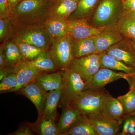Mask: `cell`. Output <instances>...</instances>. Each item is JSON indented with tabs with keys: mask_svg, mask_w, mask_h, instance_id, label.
Wrapping results in <instances>:
<instances>
[{
	"mask_svg": "<svg viewBox=\"0 0 135 135\" xmlns=\"http://www.w3.org/2000/svg\"><path fill=\"white\" fill-rule=\"evenodd\" d=\"M123 2L120 0H101L90 23L96 27L116 26L123 16Z\"/></svg>",
	"mask_w": 135,
	"mask_h": 135,
	"instance_id": "obj_1",
	"label": "cell"
},
{
	"mask_svg": "<svg viewBox=\"0 0 135 135\" xmlns=\"http://www.w3.org/2000/svg\"><path fill=\"white\" fill-rule=\"evenodd\" d=\"M62 94L59 107L62 109L70 106L84 90L86 86L79 74L71 69L62 71Z\"/></svg>",
	"mask_w": 135,
	"mask_h": 135,
	"instance_id": "obj_2",
	"label": "cell"
},
{
	"mask_svg": "<svg viewBox=\"0 0 135 135\" xmlns=\"http://www.w3.org/2000/svg\"><path fill=\"white\" fill-rule=\"evenodd\" d=\"M74 39L70 35L56 39L49 51L59 70L64 71L70 69L73 60V45Z\"/></svg>",
	"mask_w": 135,
	"mask_h": 135,
	"instance_id": "obj_3",
	"label": "cell"
},
{
	"mask_svg": "<svg viewBox=\"0 0 135 135\" xmlns=\"http://www.w3.org/2000/svg\"><path fill=\"white\" fill-rule=\"evenodd\" d=\"M107 92L104 89L99 90H86L70 106L78 109L84 115L100 113Z\"/></svg>",
	"mask_w": 135,
	"mask_h": 135,
	"instance_id": "obj_4",
	"label": "cell"
},
{
	"mask_svg": "<svg viewBox=\"0 0 135 135\" xmlns=\"http://www.w3.org/2000/svg\"><path fill=\"white\" fill-rule=\"evenodd\" d=\"M101 55L94 54L74 59L72 61L70 69L79 74L89 89L93 76L101 68Z\"/></svg>",
	"mask_w": 135,
	"mask_h": 135,
	"instance_id": "obj_5",
	"label": "cell"
},
{
	"mask_svg": "<svg viewBox=\"0 0 135 135\" xmlns=\"http://www.w3.org/2000/svg\"><path fill=\"white\" fill-rule=\"evenodd\" d=\"M67 26L68 34L75 41L96 36L107 27H95L86 18L67 20Z\"/></svg>",
	"mask_w": 135,
	"mask_h": 135,
	"instance_id": "obj_6",
	"label": "cell"
},
{
	"mask_svg": "<svg viewBox=\"0 0 135 135\" xmlns=\"http://www.w3.org/2000/svg\"><path fill=\"white\" fill-rule=\"evenodd\" d=\"M86 116L97 135H115L119 134L122 121L111 119L100 112Z\"/></svg>",
	"mask_w": 135,
	"mask_h": 135,
	"instance_id": "obj_7",
	"label": "cell"
},
{
	"mask_svg": "<svg viewBox=\"0 0 135 135\" xmlns=\"http://www.w3.org/2000/svg\"><path fill=\"white\" fill-rule=\"evenodd\" d=\"M30 99L36 107L38 115L41 114L48 92L41 84L34 80L29 83L17 91Z\"/></svg>",
	"mask_w": 135,
	"mask_h": 135,
	"instance_id": "obj_8",
	"label": "cell"
},
{
	"mask_svg": "<svg viewBox=\"0 0 135 135\" xmlns=\"http://www.w3.org/2000/svg\"><path fill=\"white\" fill-rule=\"evenodd\" d=\"M125 38L116 25L107 27L95 37L97 54L105 51L111 46Z\"/></svg>",
	"mask_w": 135,
	"mask_h": 135,
	"instance_id": "obj_9",
	"label": "cell"
},
{
	"mask_svg": "<svg viewBox=\"0 0 135 135\" xmlns=\"http://www.w3.org/2000/svg\"><path fill=\"white\" fill-rule=\"evenodd\" d=\"M129 74H130L101 68L93 76L88 89L101 90L104 89L107 84L119 79H124Z\"/></svg>",
	"mask_w": 135,
	"mask_h": 135,
	"instance_id": "obj_10",
	"label": "cell"
},
{
	"mask_svg": "<svg viewBox=\"0 0 135 135\" xmlns=\"http://www.w3.org/2000/svg\"><path fill=\"white\" fill-rule=\"evenodd\" d=\"M126 38L105 51L107 53L128 65L135 68V52L130 42H128Z\"/></svg>",
	"mask_w": 135,
	"mask_h": 135,
	"instance_id": "obj_11",
	"label": "cell"
},
{
	"mask_svg": "<svg viewBox=\"0 0 135 135\" xmlns=\"http://www.w3.org/2000/svg\"><path fill=\"white\" fill-rule=\"evenodd\" d=\"M13 72L16 74L18 85L12 92H17L29 83L35 80L44 73L28 65L26 61H22L13 67Z\"/></svg>",
	"mask_w": 135,
	"mask_h": 135,
	"instance_id": "obj_12",
	"label": "cell"
},
{
	"mask_svg": "<svg viewBox=\"0 0 135 135\" xmlns=\"http://www.w3.org/2000/svg\"><path fill=\"white\" fill-rule=\"evenodd\" d=\"M100 113L111 119L122 121L126 115L122 104L118 98L112 96L107 92L104 98Z\"/></svg>",
	"mask_w": 135,
	"mask_h": 135,
	"instance_id": "obj_13",
	"label": "cell"
},
{
	"mask_svg": "<svg viewBox=\"0 0 135 135\" xmlns=\"http://www.w3.org/2000/svg\"><path fill=\"white\" fill-rule=\"evenodd\" d=\"M34 133L40 135H61L55 123V119L41 114L33 123L27 122Z\"/></svg>",
	"mask_w": 135,
	"mask_h": 135,
	"instance_id": "obj_14",
	"label": "cell"
},
{
	"mask_svg": "<svg viewBox=\"0 0 135 135\" xmlns=\"http://www.w3.org/2000/svg\"><path fill=\"white\" fill-rule=\"evenodd\" d=\"M62 115L57 126L61 135H65L83 114L78 109L71 106L62 109Z\"/></svg>",
	"mask_w": 135,
	"mask_h": 135,
	"instance_id": "obj_15",
	"label": "cell"
},
{
	"mask_svg": "<svg viewBox=\"0 0 135 135\" xmlns=\"http://www.w3.org/2000/svg\"><path fill=\"white\" fill-rule=\"evenodd\" d=\"M62 71L48 73H43L35 80L39 83L47 92L62 89Z\"/></svg>",
	"mask_w": 135,
	"mask_h": 135,
	"instance_id": "obj_16",
	"label": "cell"
},
{
	"mask_svg": "<svg viewBox=\"0 0 135 135\" xmlns=\"http://www.w3.org/2000/svg\"><path fill=\"white\" fill-rule=\"evenodd\" d=\"M116 26L126 38L135 40V12L123 11Z\"/></svg>",
	"mask_w": 135,
	"mask_h": 135,
	"instance_id": "obj_17",
	"label": "cell"
},
{
	"mask_svg": "<svg viewBox=\"0 0 135 135\" xmlns=\"http://www.w3.org/2000/svg\"><path fill=\"white\" fill-rule=\"evenodd\" d=\"M95 36L79 40H74L73 45V55L74 59L92 54H97L95 42Z\"/></svg>",
	"mask_w": 135,
	"mask_h": 135,
	"instance_id": "obj_18",
	"label": "cell"
},
{
	"mask_svg": "<svg viewBox=\"0 0 135 135\" xmlns=\"http://www.w3.org/2000/svg\"><path fill=\"white\" fill-rule=\"evenodd\" d=\"M101 68H109L128 74H135V68L107 54L105 51L100 53Z\"/></svg>",
	"mask_w": 135,
	"mask_h": 135,
	"instance_id": "obj_19",
	"label": "cell"
},
{
	"mask_svg": "<svg viewBox=\"0 0 135 135\" xmlns=\"http://www.w3.org/2000/svg\"><path fill=\"white\" fill-rule=\"evenodd\" d=\"M22 41L40 48L47 49L50 42L48 35L40 30H32L22 34L20 38Z\"/></svg>",
	"mask_w": 135,
	"mask_h": 135,
	"instance_id": "obj_20",
	"label": "cell"
},
{
	"mask_svg": "<svg viewBox=\"0 0 135 135\" xmlns=\"http://www.w3.org/2000/svg\"><path fill=\"white\" fill-rule=\"evenodd\" d=\"M26 62L29 65L44 73L53 72L58 70L49 51L47 50L33 60Z\"/></svg>",
	"mask_w": 135,
	"mask_h": 135,
	"instance_id": "obj_21",
	"label": "cell"
},
{
	"mask_svg": "<svg viewBox=\"0 0 135 135\" xmlns=\"http://www.w3.org/2000/svg\"><path fill=\"white\" fill-rule=\"evenodd\" d=\"M61 94V89L55 90L48 92L41 114L55 119L57 109L60 101Z\"/></svg>",
	"mask_w": 135,
	"mask_h": 135,
	"instance_id": "obj_22",
	"label": "cell"
},
{
	"mask_svg": "<svg viewBox=\"0 0 135 135\" xmlns=\"http://www.w3.org/2000/svg\"><path fill=\"white\" fill-rule=\"evenodd\" d=\"M65 135H97L86 115L82 114Z\"/></svg>",
	"mask_w": 135,
	"mask_h": 135,
	"instance_id": "obj_23",
	"label": "cell"
},
{
	"mask_svg": "<svg viewBox=\"0 0 135 135\" xmlns=\"http://www.w3.org/2000/svg\"><path fill=\"white\" fill-rule=\"evenodd\" d=\"M5 59V67H14L22 61H25L16 44L9 42L3 51Z\"/></svg>",
	"mask_w": 135,
	"mask_h": 135,
	"instance_id": "obj_24",
	"label": "cell"
},
{
	"mask_svg": "<svg viewBox=\"0 0 135 135\" xmlns=\"http://www.w3.org/2000/svg\"><path fill=\"white\" fill-rule=\"evenodd\" d=\"M99 0H80L76 9L73 12L74 19H82L89 17L96 9Z\"/></svg>",
	"mask_w": 135,
	"mask_h": 135,
	"instance_id": "obj_25",
	"label": "cell"
},
{
	"mask_svg": "<svg viewBox=\"0 0 135 135\" xmlns=\"http://www.w3.org/2000/svg\"><path fill=\"white\" fill-rule=\"evenodd\" d=\"M78 3L73 0H60L53 10L55 19H65L75 11Z\"/></svg>",
	"mask_w": 135,
	"mask_h": 135,
	"instance_id": "obj_26",
	"label": "cell"
},
{
	"mask_svg": "<svg viewBox=\"0 0 135 135\" xmlns=\"http://www.w3.org/2000/svg\"><path fill=\"white\" fill-rule=\"evenodd\" d=\"M47 30L49 35L56 39L65 36L68 34L67 20L65 19L50 20L47 25Z\"/></svg>",
	"mask_w": 135,
	"mask_h": 135,
	"instance_id": "obj_27",
	"label": "cell"
},
{
	"mask_svg": "<svg viewBox=\"0 0 135 135\" xmlns=\"http://www.w3.org/2000/svg\"><path fill=\"white\" fill-rule=\"evenodd\" d=\"M16 44L25 61L33 60L46 50L25 42L20 39L17 40Z\"/></svg>",
	"mask_w": 135,
	"mask_h": 135,
	"instance_id": "obj_28",
	"label": "cell"
},
{
	"mask_svg": "<svg viewBox=\"0 0 135 135\" xmlns=\"http://www.w3.org/2000/svg\"><path fill=\"white\" fill-rule=\"evenodd\" d=\"M43 5V0H24L18 5L17 10L20 14L29 15L37 11Z\"/></svg>",
	"mask_w": 135,
	"mask_h": 135,
	"instance_id": "obj_29",
	"label": "cell"
},
{
	"mask_svg": "<svg viewBox=\"0 0 135 135\" xmlns=\"http://www.w3.org/2000/svg\"><path fill=\"white\" fill-rule=\"evenodd\" d=\"M117 98L122 104L125 113L129 115L135 110V91L130 90L127 93Z\"/></svg>",
	"mask_w": 135,
	"mask_h": 135,
	"instance_id": "obj_30",
	"label": "cell"
},
{
	"mask_svg": "<svg viewBox=\"0 0 135 135\" xmlns=\"http://www.w3.org/2000/svg\"><path fill=\"white\" fill-rule=\"evenodd\" d=\"M18 85V81L16 74L15 73H11L1 81L0 92H12Z\"/></svg>",
	"mask_w": 135,
	"mask_h": 135,
	"instance_id": "obj_31",
	"label": "cell"
},
{
	"mask_svg": "<svg viewBox=\"0 0 135 135\" xmlns=\"http://www.w3.org/2000/svg\"><path fill=\"white\" fill-rule=\"evenodd\" d=\"M125 118L121 135H135V121L130 115Z\"/></svg>",
	"mask_w": 135,
	"mask_h": 135,
	"instance_id": "obj_32",
	"label": "cell"
},
{
	"mask_svg": "<svg viewBox=\"0 0 135 135\" xmlns=\"http://www.w3.org/2000/svg\"><path fill=\"white\" fill-rule=\"evenodd\" d=\"M34 133L27 124L18 128L17 130L13 133L7 134L9 135H33Z\"/></svg>",
	"mask_w": 135,
	"mask_h": 135,
	"instance_id": "obj_33",
	"label": "cell"
},
{
	"mask_svg": "<svg viewBox=\"0 0 135 135\" xmlns=\"http://www.w3.org/2000/svg\"><path fill=\"white\" fill-rule=\"evenodd\" d=\"M123 10L135 12V0H126L123 2Z\"/></svg>",
	"mask_w": 135,
	"mask_h": 135,
	"instance_id": "obj_34",
	"label": "cell"
},
{
	"mask_svg": "<svg viewBox=\"0 0 135 135\" xmlns=\"http://www.w3.org/2000/svg\"><path fill=\"white\" fill-rule=\"evenodd\" d=\"M9 9L8 0H0V12L1 17H5Z\"/></svg>",
	"mask_w": 135,
	"mask_h": 135,
	"instance_id": "obj_35",
	"label": "cell"
},
{
	"mask_svg": "<svg viewBox=\"0 0 135 135\" xmlns=\"http://www.w3.org/2000/svg\"><path fill=\"white\" fill-rule=\"evenodd\" d=\"M12 72H13V67H5L0 69V80Z\"/></svg>",
	"mask_w": 135,
	"mask_h": 135,
	"instance_id": "obj_36",
	"label": "cell"
},
{
	"mask_svg": "<svg viewBox=\"0 0 135 135\" xmlns=\"http://www.w3.org/2000/svg\"><path fill=\"white\" fill-rule=\"evenodd\" d=\"M129 85V90L135 91V74H129L125 78Z\"/></svg>",
	"mask_w": 135,
	"mask_h": 135,
	"instance_id": "obj_37",
	"label": "cell"
},
{
	"mask_svg": "<svg viewBox=\"0 0 135 135\" xmlns=\"http://www.w3.org/2000/svg\"><path fill=\"white\" fill-rule=\"evenodd\" d=\"M7 27L6 21L3 18H1L0 20V38L1 40L5 36Z\"/></svg>",
	"mask_w": 135,
	"mask_h": 135,
	"instance_id": "obj_38",
	"label": "cell"
},
{
	"mask_svg": "<svg viewBox=\"0 0 135 135\" xmlns=\"http://www.w3.org/2000/svg\"><path fill=\"white\" fill-rule=\"evenodd\" d=\"M19 1L20 0H8L9 9H11L15 7L18 4Z\"/></svg>",
	"mask_w": 135,
	"mask_h": 135,
	"instance_id": "obj_39",
	"label": "cell"
},
{
	"mask_svg": "<svg viewBox=\"0 0 135 135\" xmlns=\"http://www.w3.org/2000/svg\"><path fill=\"white\" fill-rule=\"evenodd\" d=\"M128 40H129V42L135 52V40H132V39H128Z\"/></svg>",
	"mask_w": 135,
	"mask_h": 135,
	"instance_id": "obj_40",
	"label": "cell"
},
{
	"mask_svg": "<svg viewBox=\"0 0 135 135\" xmlns=\"http://www.w3.org/2000/svg\"><path fill=\"white\" fill-rule=\"evenodd\" d=\"M129 115H130V116H131L133 118L135 121V110L132 113H131L130 114H129Z\"/></svg>",
	"mask_w": 135,
	"mask_h": 135,
	"instance_id": "obj_41",
	"label": "cell"
},
{
	"mask_svg": "<svg viewBox=\"0 0 135 135\" xmlns=\"http://www.w3.org/2000/svg\"><path fill=\"white\" fill-rule=\"evenodd\" d=\"M73 1H74L77 2H79L80 0H73Z\"/></svg>",
	"mask_w": 135,
	"mask_h": 135,
	"instance_id": "obj_42",
	"label": "cell"
},
{
	"mask_svg": "<svg viewBox=\"0 0 135 135\" xmlns=\"http://www.w3.org/2000/svg\"><path fill=\"white\" fill-rule=\"evenodd\" d=\"M126 1V0H122V1H123H123Z\"/></svg>",
	"mask_w": 135,
	"mask_h": 135,
	"instance_id": "obj_43",
	"label": "cell"
}]
</instances>
